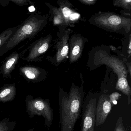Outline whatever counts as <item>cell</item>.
Returning <instances> with one entry per match:
<instances>
[{"instance_id": "cell-8", "label": "cell", "mask_w": 131, "mask_h": 131, "mask_svg": "<svg viewBox=\"0 0 131 131\" xmlns=\"http://www.w3.org/2000/svg\"><path fill=\"white\" fill-rule=\"evenodd\" d=\"M112 106L108 95L103 94L99 96L96 110L95 125L96 126L103 125L105 123Z\"/></svg>"}, {"instance_id": "cell-4", "label": "cell", "mask_w": 131, "mask_h": 131, "mask_svg": "<svg viewBox=\"0 0 131 131\" xmlns=\"http://www.w3.org/2000/svg\"><path fill=\"white\" fill-rule=\"evenodd\" d=\"M26 111L30 118L35 116H42L45 119V125L50 128L53 119V110L51 108L49 99L40 97L34 98L28 95L25 99Z\"/></svg>"}, {"instance_id": "cell-12", "label": "cell", "mask_w": 131, "mask_h": 131, "mask_svg": "<svg viewBox=\"0 0 131 131\" xmlns=\"http://www.w3.org/2000/svg\"><path fill=\"white\" fill-rule=\"evenodd\" d=\"M16 92L15 83L5 84L0 89V102L6 103L13 101Z\"/></svg>"}, {"instance_id": "cell-15", "label": "cell", "mask_w": 131, "mask_h": 131, "mask_svg": "<svg viewBox=\"0 0 131 131\" xmlns=\"http://www.w3.org/2000/svg\"><path fill=\"white\" fill-rule=\"evenodd\" d=\"M18 27V26H17L16 27L9 28L0 34V49L6 43Z\"/></svg>"}, {"instance_id": "cell-9", "label": "cell", "mask_w": 131, "mask_h": 131, "mask_svg": "<svg viewBox=\"0 0 131 131\" xmlns=\"http://www.w3.org/2000/svg\"><path fill=\"white\" fill-rule=\"evenodd\" d=\"M20 72L25 79L32 83L40 82L44 79L43 70L40 67L26 66L20 68Z\"/></svg>"}, {"instance_id": "cell-11", "label": "cell", "mask_w": 131, "mask_h": 131, "mask_svg": "<svg viewBox=\"0 0 131 131\" xmlns=\"http://www.w3.org/2000/svg\"><path fill=\"white\" fill-rule=\"evenodd\" d=\"M83 40L80 37H72L70 42V61L71 62L76 61L82 54L83 49Z\"/></svg>"}, {"instance_id": "cell-22", "label": "cell", "mask_w": 131, "mask_h": 131, "mask_svg": "<svg viewBox=\"0 0 131 131\" xmlns=\"http://www.w3.org/2000/svg\"><path fill=\"white\" fill-rule=\"evenodd\" d=\"M34 128H32L30 129H29V130H27V131H34Z\"/></svg>"}, {"instance_id": "cell-18", "label": "cell", "mask_w": 131, "mask_h": 131, "mask_svg": "<svg viewBox=\"0 0 131 131\" xmlns=\"http://www.w3.org/2000/svg\"><path fill=\"white\" fill-rule=\"evenodd\" d=\"M121 96V94L118 92L113 93L109 96L110 101L113 106L114 104H116L117 103V100L119 99Z\"/></svg>"}, {"instance_id": "cell-19", "label": "cell", "mask_w": 131, "mask_h": 131, "mask_svg": "<svg viewBox=\"0 0 131 131\" xmlns=\"http://www.w3.org/2000/svg\"><path fill=\"white\" fill-rule=\"evenodd\" d=\"M114 131H126L123 126V118L121 116L117 120Z\"/></svg>"}, {"instance_id": "cell-21", "label": "cell", "mask_w": 131, "mask_h": 131, "mask_svg": "<svg viewBox=\"0 0 131 131\" xmlns=\"http://www.w3.org/2000/svg\"><path fill=\"white\" fill-rule=\"evenodd\" d=\"M79 1L83 4L89 5L94 4L96 2L95 0H80Z\"/></svg>"}, {"instance_id": "cell-17", "label": "cell", "mask_w": 131, "mask_h": 131, "mask_svg": "<svg viewBox=\"0 0 131 131\" xmlns=\"http://www.w3.org/2000/svg\"><path fill=\"white\" fill-rule=\"evenodd\" d=\"M114 6L119 7L126 9L131 10V0H118L115 1L114 2Z\"/></svg>"}, {"instance_id": "cell-14", "label": "cell", "mask_w": 131, "mask_h": 131, "mask_svg": "<svg viewBox=\"0 0 131 131\" xmlns=\"http://www.w3.org/2000/svg\"><path fill=\"white\" fill-rule=\"evenodd\" d=\"M59 10L62 16L64 22L66 23L75 21L79 17L78 14L73 13L67 7H62Z\"/></svg>"}, {"instance_id": "cell-7", "label": "cell", "mask_w": 131, "mask_h": 131, "mask_svg": "<svg viewBox=\"0 0 131 131\" xmlns=\"http://www.w3.org/2000/svg\"><path fill=\"white\" fill-rule=\"evenodd\" d=\"M97 100L95 98L89 100L85 109L80 131H94L95 125Z\"/></svg>"}, {"instance_id": "cell-6", "label": "cell", "mask_w": 131, "mask_h": 131, "mask_svg": "<svg viewBox=\"0 0 131 131\" xmlns=\"http://www.w3.org/2000/svg\"><path fill=\"white\" fill-rule=\"evenodd\" d=\"M52 37L49 35L46 37H42L30 45L27 49L23 51L22 59L28 62H39L40 60V57L45 53L49 47Z\"/></svg>"}, {"instance_id": "cell-23", "label": "cell", "mask_w": 131, "mask_h": 131, "mask_svg": "<svg viewBox=\"0 0 131 131\" xmlns=\"http://www.w3.org/2000/svg\"><path fill=\"white\" fill-rule=\"evenodd\" d=\"M129 50H131V41H129Z\"/></svg>"}, {"instance_id": "cell-10", "label": "cell", "mask_w": 131, "mask_h": 131, "mask_svg": "<svg viewBox=\"0 0 131 131\" xmlns=\"http://www.w3.org/2000/svg\"><path fill=\"white\" fill-rule=\"evenodd\" d=\"M21 54L17 52L10 54L3 62L1 68L0 73L4 78H8L11 76V73L14 69L20 58Z\"/></svg>"}, {"instance_id": "cell-2", "label": "cell", "mask_w": 131, "mask_h": 131, "mask_svg": "<svg viewBox=\"0 0 131 131\" xmlns=\"http://www.w3.org/2000/svg\"><path fill=\"white\" fill-rule=\"evenodd\" d=\"M46 19L36 13H33L18 27L6 43L0 49V56L12 49L26 39H31L43 29Z\"/></svg>"}, {"instance_id": "cell-16", "label": "cell", "mask_w": 131, "mask_h": 131, "mask_svg": "<svg viewBox=\"0 0 131 131\" xmlns=\"http://www.w3.org/2000/svg\"><path fill=\"white\" fill-rule=\"evenodd\" d=\"M17 125L16 121H11L10 118H5L0 121V131H12Z\"/></svg>"}, {"instance_id": "cell-20", "label": "cell", "mask_w": 131, "mask_h": 131, "mask_svg": "<svg viewBox=\"0 0 131 131\" xmlns=\"http://www.w3.org/2000/svg\"><path fill=\"white\" fill-rule=\"evenodd\" d=\"M10 1L16 4L19 6H22L23 5H28L29 3L30 4H34L31 3H33L29 0H11Z\"/></svg>"}, {"instance_id": "cell-13", "label": "cell", "mask_w": 131, "mask_h": 131, "mask_svg": "<svg viewBox=\"0 0 131 131\" xmlns=\"http://www.w3.org/2000/svg\"><path fill=\"white\" fill-rule=\"evenodd\" d=\"M69 36L67 34L62 37L57 44V52L56 56V61L57 63L62 62L66 57L69 52L68 45Z\"/></svg>"}, {"instance_id": "cell-1", "label": "cell", "mask_w": 131, "mask_h": 131, "mask_svg": "<svg viewBox=\"0 0 131 131\" xmlns=\"http://www.w3.org/2000/svg\"><path fill=\"white\" fill-rule=\"evenodd\" d=\"M83 86L72 84L69 93L60 89L59 94L60 131H74L84 101Z\"/></svg>"}, {"instance_id": "cell-5", "label": "cell", "mask_w": 131, "mask_h": 131, "mask_svg": "<svg viewBox=\"0 0 131 131\" xmlns=\"http://www.w3.org/2000/svg\"><path fill=\"white\" fill-rule=\"evenodd\" d=\"M95 24L102 28L113 32L125 29L127 32L130 31L131 19L111 13L101 14L95 17Z\"/></svg>"}, {"instance_id": "cell-3", "label": "cell", "mask_w": 131, "mask_h": 131, "mask_svg": "<svg viewBox=\"0 0 131 131\" xmlns=\"http://www.w3.org/2000/svg\"><path fill=\"white\" fill-rule=\"evenodd\" d=\"M94 65H105L112 68L118 76L116 89L127 96L128 103L131 102V89L127 80V71L123 62L119 59L109 55L106 52L99 50L94 55Z\"/></svg>"}]
</instances>
